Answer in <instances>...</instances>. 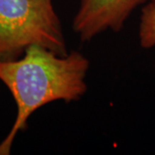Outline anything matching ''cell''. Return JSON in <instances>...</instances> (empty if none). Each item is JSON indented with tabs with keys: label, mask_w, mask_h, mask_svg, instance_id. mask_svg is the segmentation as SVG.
<instances>
[{
	"label": "cell",
	"mask_w": 155,
	"mask_h": 155,
	"mask_svg": "<svg viewBox=\"0 0 155 155\" xmlns=\"http://www.w3.org/2000/svg\"><path fill=\"white\" fill-rule=\"evenodd\" d=\"M32 45L69 52L53 0H0V61L17 60Z\"/></svg>",
	"instance_id": "cell-2"
},
{
	"label": "cell",
	"mask_w": 155,
	"mask_h": 155,
	"mask_svg": "<svg viewBox=\"0 0 155 155\" xmlns=\"http://www.w3.org/2000/svg\"><path fill=\"white\" fill-rule=\"evenodd\" d=\"M139 42L142 48L155 47V0H150L141 9L139 24Z\"/></svg>",
	"instance_id": "cell-4"
},
{
	"label": "cell",
	"mask_w": 155,
	"mask_h": 155,
	"mask_svg": "<svg viewBox=\"0 0 155 155\" xmlns=\"http://www.w3.org/2000/svg\"><path fill=\"white\" fill-rule=\"evenodd\" d=\"M90 61L78 51L60 55L32 45L20 58L0 61V81L12 95L17 116L10 132L0 143V155L11 153L17 134L26 129L34 112L55 101L76 102L87 91Z\"/></svg>",
	"instance_id": "cell-1"
},
{
	"label": "cell",
	"mask_w": 155,
	"mask_h": 155,
	"mask_svg": "<svg viewBox=\"0 0 155 155\" xmlns=\"http://www.w3.org/2000/svg\"><path fill=\"white\" fill-rule=\"evenodd\" d=\"M148 0H79L72 30L82 42H90L108 30L119 32L128 17Z\"/></svg>",
	"instance_id": "cell-3"
}]
</instances>
